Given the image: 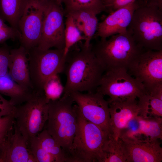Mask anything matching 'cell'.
I'll list each match as a JSON object with an SVG mask.
<instances>
[{
	"instance_id": "cell-5",
	"label": "cell",
	"mask_w": 162,
	"mask_h": 162,
	"mask_svg": "<svg viewBox=\"0 0 162 162\" xmlns=\"http://www.w3.org/2000/svg\"><path fill=\"white\" fill-rule=\"evenodd\" d=\"M145 50H162V11L143 2L134 11L127 28Z\"/></svg>"
},
{
	"instance_id": "cell-36",
	"label": "cell",
	"mask_w": 162,
	"mask_h": 162,
	"mask_svg": "<svg viewBox=\"0 0 162 162\" xmlns=\"http://www.w3.org/2000/svg\"><path fill=\"white\" fill-rule=\"evenodd\" d=\"M4 20L0 17V28H6L8 26L4 22Z\"/></svg>"
},
{
	"instance_id": "cell-11",
	"label": "cell",
	"mask_w": 162,
	"mask_h": 162,
	"mask_svg": "<svg viewBox=\"0 0 162 162\" xmlns=\"http://www.w3.org/2000/svg\"><path fill=\"white\" fill-rule=\"evenodd\" d=\"M127 71L142 83L145 90L162 84V50L144 51Z\"/></svg>"
},
{
	"instance_id": "cell-34",
	"label": "cell",
	"mask_w": 162,
	"mask_h": 162,
	"mask_svg": "<svg viewBox=\"0 0 162 162\" xmlns=\"http://www.w3.org/2000/svg\"><path fill=\"white\" fill-rule=\"evenodd\" d=\"M144 2L146 5L156 7L162 11V0H144Z\"/></svg>"
},
{
	"instance_id": "cell-20",
	"label": "cell",
	"mask_w": 162,
	"mask_h": 162,
	"mask_svg": "<svg viewBox=\"0 0 162 162\" xmlns=\"http://www.w3.org/2000/svg\"><path fill=\"white\" fill-rule=\"evenodd\" d=\"M31 0H0V17L17 29L19 22Z\"/></svg>"
},
{
	"instance_id": "cell-27",
	"label": "cell",
	"mask_w": 162,
	"mask_h": 162,
	"mask_svg": "<svg viewBox=\"0 0 162 162\" xmlns=\"http://www.w3.org/2000/svg\"><path fill=\"white\" fill-rule=\"evenodd\" d=\"M64 86L62 83L58 74L55 75L47 81L44 88L46 99L49 102L60 98L64 93Z\"/></svg>"
},
{
	"instance_id": "cell-18",
	"label": "cell",
	"mask_w": 162,
	"mask_h": 162,
	"mask_svg": "<svg viewBox=\"0 0 162 162\" xmlns=\"http://www.w3.org/2000/svg\"><path fill=\"white\" fill-rule=\"evenodd\" d=\"M137 127L127 129L123 133L129 137L154 140L162 139V118H144L138 116L135 118Z\"/></svg>"
},
{
	"instance_id": "cell-6",
	"label": "cell",
	"mask_w": 162,
	"mask_h": 162,
	"mask_svg": "<svg viewBox=\"0 0 162 162\" xmlns=\"http://www.w3.org/2000/svg\"><path fill=\"white\" fill-rule=\"evenodd\" d=\"M27 53L33 90L36 92H43L48 79L64 72L66 58L64 50H43L36 46L29 49Z\"/></svg>"
},
{
	"instance_id": "cell-33",
	"label": "cell",
	"mask_w": 162,
	"mask_h": 162,
	"mask_svg": "<svg viewBox=\"0 0 162 162\" xmlns=\"http://www.w3.org/2000/svg\"><path fill=\"white\" fill-rule=\"evenodd\" d=\"M136 0H115L112 4L107 8L110 13L116 9L127 5Z\"/></svg>"
},
{
	"instance_id": "cell-3",
	"label": "cell",
	"mask_w": 162,
	"mask_h": 162,
	"mask_svg": "<svg viewBox=\"0 0 162 162\" xmlns=\"http://www.w3.org/2000/svg\"><path fill=\"white\" fill-rule=\"evenodd\" d=\"M101 39L94 45L92 50L107 70L124 68L128 70L130 64L145 50L136 43L130 34L126 32Z\"/></svg>"
},
{
	"instance_id": "cell-1",
	"label": "cell",
	"mask_w": 162,
	"mask_h": 162,
	"mask_svg": "<svg viewBox=\"0 0 162 162\" xmlns=\"http://www.w3.org/2000/svg\"><path fill=\"white\" fill-rule=\"evenodd\" d=\"M105 72L91 44L87 46L81 44L79 47L72 46L66 56L64 72L66 81L63 95L76 92H95Z\"/></svg>"
},
{
	"instance_id": "cell-17",
	"label": "cell",
	"mask_w": 162,
	"mask_h": 162,
	"mask_svg": "<svg viewBox=\"0 0 162 162\" xmlns=\"http://www.w3.org/2000/svg\"><path fill=\"white\" fill-rule=\"evenodd\" d=\"M27 53L20 46L10 50L8 75L17 83L24 88L34 91L31 83Z\"/></svg>"
},
{
	"instance_id": "cell-32",
	"label": "cell",
	"mask_w": 162,
	"mask_h": 162,
	"mask_svg": "<svg viewBox=\"0 0 162 162\" xmlns=\"http://www.w3.org/2000/svg\"><path fill=\"white\" fill-rule=\"evenodd\" d=\"M20 34L17 29L9 26L0 28V44H2L9 39L19 38Z\"/></svg>"
},
{
	"instance_id": "cell-19",
	"label": "cell",
	"mask_w": 162,
	"mask_h": 162,
	"mask_svg": "<svg viewBox=\"0 0 162 162\" xmlns=\"http://www.w3.org/2000/svg\"><path fill=\"white\" fill-rule=\"evenodd\" d=\"M34 91L26 89L8 75L0 76V94L9 97L13 105H20L30 99Z\"/></svg>"
},
{
	"instance_id": "cell-37",
	"label": "cell",
	"mask_w": 162,
	"mask_h": 162,
	"mask_svg": "<svg viewBox=\"0 0 162 162\" xmlns=\"http://www.w3.org/2000/svg\"><path fill=\"white\" fill-rule=\"evenodd\" d=\"M65 0H56L57 2L59 4L62 5V3H64Z\"/></svg>"
},
{
	"instance_id": "cell-13",
	"label": "cell",
	"mask_w": 162,
	"mask_h": 162,
	"mask_svg": "<svg viewBox=\"0 0 162 162\" xmlns=\"http://www.w3.org/2000/svg\"><path fill=\"white\" fill-rule=\"evenodd\" d=\"M126 162H161L162 148L158 140L121 135Z\"/></svg>"
},
{
	"instance_id": "cell-4",
	"label": "cell",
	"mask_w": 162,
	"mask_h": 162,
	"mask_svg": "<svg viewBox=\"0 0 162 162\" xmlns=\"http://www.w3.org/2000/svg\"><path fill=\"white\" fill-rule=\"evenodd\" d=\"M76 105L78 127L68 162H100L103 148L109 135L98 125L85 119Z\"/></svg>"
},
{
	"instance_id": "cell-35",
	"label": "cell",
	"mask_w": 162,
	"mask_h": 162,
	"mask_svg": "<svg viewBox=\"0 0 162 162\" xmlns=\"http://www.w3.org/2000/svg\"><path fill=\"white\" fill-rule=\"evenodd\" d=\"M115 0H102L106 9L108 8L113 3Z\"/></svg>"
},
{
	"instance_id": "cell-12",
	"label": "cell",
	"mask_w": 162,
	"mask_h": 162,
	"mask_svg": "<svg viewBox=\"0 0 162 162\" xmlns=\"http://www.w3.org/2000/svg\"><path fill=\"white\" fill-rule=\"evenodd\" d=\"M44 16L42 0H31L20 18L18 29L20 46L27 52L37 46L41 34Z\"/></svg>"
},
{
	"instance_id": "cell-2",
	"label": "cell",
	"mask_w": 162,
	"mask_h": 162,
	"mask_svg": "<svg viewBox=\"0 0 162 162\" xmlns=\"http://www.w3.org/2000/svg\"><path fill=\"white\" fill-rule=\"evenodd\" d=\"M74 103L70 95H63L58 99L50 101L45 128L61 147L67 162L78 127L77 108Z\"/></svg>"
},
{
	"instance_id": "cell-14",
	"label": "cell",
	"mask_w": 162,
	"mask_h": 162,
	"mask_svg": "<svg viewBox=\"0 0 162 162\" xmlns=\"http://www.w3.org/2000/svg\"><path fill=\"white\" fill-rule=\"evenodd\" d=\"M142 3L143 2L141 3L136 0L110 13L104 20L98 23L95 35L104 39L115 34L126 32L134 12Z\"/></svg>"
},
{
	"instance_id": "cell-24",
	"label": "cell",
	"mask_w": 162,
	"mask_h": 162,
	"mask_svg": "<svg viewBox=\"0 0 162 162\" xmlns=\"http://www.w3.org/2000/svg\"><path fill=\"white\" fill-rule=\"evenodd\" d=\"M64 3V15L70 11L82 10L97 15L106 10L102 0H65Z\"/></svg>"
},
{
	"instance_id": "cell-39",
	"label": "cell",
	"mask_w": 162,
	"mask_h": 162,
	"mask_svg": "<svg viewBox=\"0 0 162 162\" xmlns=\"http://www.w3.org/2000/svg\"><path fill=\"white\" fill-rule=\"evenodd\" d=\"M4 140H2L0 139V146L3 143Z\"/></svg>"
},
{
	"instance_id": "cell-21",
	"label": "cell",
	"mask_w": 162,
	"mask_h": 162,
	"mask_svg": "<svg viewBox=\"0 0 162 162\" xmlns=\"http://www.w3.org/2000/svg\"><path fill=\"white\" fill-rule=\"evenodd\" d=\"M138 99V116L144 118H162V100L145 92Z\"/></svg>"
},
{
	"instance_id": "cell-16",
	"label": "cell",
	"mask_w": 162,
	"mask_h": 162,
	"mask_svg": "<svg viewBox=\"0 0 162 162\" xmlns=\"http://www.w3.org/2000/svg\"><path fill=\"white\" fill-rule=\"evenodd\" d=\"M0 149L3 162H28L31 155L27 141L14 123Z\"/></svg>"
},
{
	"instance_id": "cell-22",
	"label": "cell",
	"mask_w": 162,
	"mask_h": 162,
	"mask_svg": "<svg viewBox=\"0 0 162 162\" xmlns=\"http://www.w3.org/2000/svg\"><path fill=\"white\" fill-rule=\"evenodd\" d=\"M100 162H126L121 139H114L112 135L107 139L103 149Z\"/></svg>"
},
{
	"instance_id": "cell-28",
	"label": "cell",
	"mask_w": 162,
	"mask_h": 162,
	"mask_svg": "<svg viewBox=\"0 0 162 162\" xmlns=\"http://www.w3.org/2000/svg\"><path fill=\"white\" fill-rule=\"evenodd\" d=\"M27 146L29 153L34 156L37 162H56L54 158L41 147L36 136L28 141Z\"/></svg>"
},
{
	"instance_id": "cell-23",
	"label": "cell",
	"mask_w": 162,
	"mask_h": 162,
	"mask_svg": "<svg viewBox=\"0 0 162 162\" xmlns=\"http://www.w3.org/2000/svg\"><path fill=\"white\" fill-rule=\"evenodd\" d=\"M40 144L55 159L56 162H67L66 154L59 144L45 128L37 136Z\"/></svg>"
},
{
	"instance_id": "cell-9",
	"label": "cell",
	"mask_w": 162,
	"mask_h": 162,
	"mask_svg": "<svg viewBox=\"0 0 162 162\" xmlns=\"http://www.w3.org/2000/svg\"><path fill=\"white\" fill-rule=\"evenodd\" d=\"M44 16L41 35L37 46L43 50L64 47V10L56 0H42Z\"/></svg>"
},
{
	"instance_id": "cell-38",
	"label": "cell",
	"mask_w": 162,
	"mask_h": 162,
	"mask_svg": "<svg viewBox=\"0 0 162 162\" xmlns=\"http://www.w3.org/2000/svg\"><path fill=\"white\" fill-rule=\"evenodd\" d=\"M0 162H3V160L2 157V154L0 149Z\"/></svg>"
},
{
	"instance_id": "cell-15",
	"label": "cell",
	"mask_w": 162,
	"mask_h": 162,
	"mask_svg": "<svg viewBox=\"0 0 162 162\" xmlns=\"http://www.w3.org/2000/svg\"><path fill=\"white\" fill-rule=\"evenodd\" d=\"M110 126L112 137L117 140L121 133L128 126L130 122L139 114L137 100L108 102Z\"/></svg>"
},
{
	"instance_id": "cell-29",
	"label": "cell",
	"mask_w": 162,
	"mask_h": 162,
	"mask_svg": "<svg viewBox=\"0 0 162 162\" xmlns=\"http://www.w3.org/2000/svg\"><path fill=\"white\" fill-rule=\"evenodd\" d=\"M10 50L6 46L0 47V76L8 74Z\"/></svg>"
},
{
	"instance_id": "cell-30",
	"label": "cell",
	"mask_w": 162,
	"mask_h": 162,
	"mask_svg": "<svg viewBox=\"0 0 162 162\" xmlns=\"http://www.w3.org/2000/svg\"><path fill=\"white\" fill-rule=\"evenodd\" d=\"M14 123V114L0 118V139H5Z\"/></svg>"
},
{
	"instance_id": "cell-31",
	"label": "cell",
	"mask_w": 162,
	"mask_h": 162,
	"mask_svg": "<svg viewBox=\"0 0 162 162\" xmlns=\"http://www.w3.org/2000/svg\"><path fill=\"white\" fill-rule=\"evenodd\" d=\"M16 106L5 99L0 94V118L14 115Z\"/></svg>"
},
{
	"instance_id": "cell-26",
	"label": "cell",
	"mask_w": 162,
	"mask_h": 162,
	"mask_svg": "<svg viewBox=\"0 0 162 162\" xmlns=\"http://www.w3.org/2000/svg\"><path fill=\"white\" fill-rule=\"evenodd\" d=\"M78 23L83 26V33L85 38L84 44L89 46L91 45V41L98 28V23L97 15L91 12L85 13L81 15Z\"/></svg>"
},
{
	"instance_id": "cell-10",
	"label": "cell",
	"mask_w": 162,
	"mask_h": 162,
	"mask_svg": "<svg viewBox=\"0 0 162 162\" xmlns=\"http://www.w3.org/2000/svg\"><path fill=\"white\" fill-rule=\"evenodd\" d=\"M69 95L85 119L99 127L108 135H111L109 103L102 94L96 91L76 92Z\"/></svg>"
},
{
	"instance_id": "cell-40",
	"label": "cell",
	"mask_w": 162,
	"mask_h": 162,
	"mask_svg": "<svg viewBox=\"0 0 162 162\" xmlns=\"http://www.w3.org/2000/svg\"></svg>"
},
{
	"instance_id": "cell-8",
	"label": "cell",
	"mask_w": 162,
	"mask_h": 162,
	"mask_svg": "<svg viewBox=\"0 0 162 162\" xmlns=\"http://www.w3.org/2000/svg\"><path fill=\"white\" fill-rule=\"evenodd\" d=\"M110 98L108 102L134 100L145 92L143 85L124 68L105 72L96 90Z\"/></svg>"
},
{
	"instance_id": "cell-25",
	"label": "cell",
	"mask_w": 162,
	"mask_h": 162,
	"mask_svg": "<svg viewBox=\"0 0 162 162\" xmlns=\"http://www.w3.org/2000/svg\"><path fill=\"white\" fill-rule=\"evenodd\" d=\"M65 22L64 54L66 55L75 44L85 40L84 35L79 29L72 16L66 14Z\"/></svg>"
},
{
	"instance_id": "cell-7",
	"label": "cell",
	"mask_w": 162,
	"mask_h": 162,
	"mask_svg": "<svg viewBox=\"0 0 162 162\" xmlns=\"http://www.w3.org/2000/svg\"><path fill=\"white\" fill-rule=\"evenodd\" d=\"M48 103L44 92L34 91L30 99L16 106L14 123L27 142L44 128L48 118Z\"/></svg>"
}]
</instances>
